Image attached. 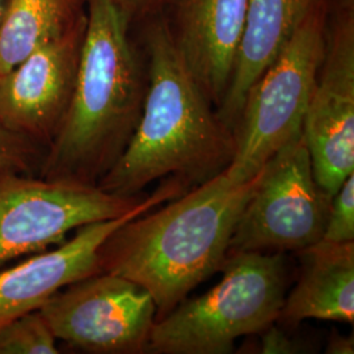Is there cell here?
<instances>
[{"label": "cell", "instance_id": "cell-1", "mask_svg": "<svg viewBox=\"0 0 354 354\" xmlns=\"http://www.w3.org/2000/svg\"><path fill=\"white\" fill-rule=\"evenodd\" d=\"M147 87L125 151L97 183L124 197L171 176L188 189L219 175L235 158V133L221 120L177 50L165 16L145 30Z\"/></svg>", "mask_w": 354, "mask_h": 354}, {"label": "cell", "instance_id": "cell-2", "mask_svg": "<svg viewBox=\"0 0 354 354\" xmlns=\"http://www.w3.org/2000/svg\"><path fill=\"white\" fill-rule=\"evenodd\" d=\"M261 172V171H260ZM245 183L219 175L138 215L112 232L99 250V266L151 294L156 320L219 272L245 203L260 178Z\"/></svg>", "mask_w": 354, "mask_h": 354}, {"label": "cell", "instance_id": "cell-3", "mask_svg": "<svg viewBox=\"0 0 354 354\" xmlns=\"http://www.w3.org/2000/svg\"><path fill=\"white\" fill-rule=\"evenodd\" d=\"M86 17L73 99L37 175L97 185L138 125L147 75L111 0H86Z\"/></svg>", "mask_w": 354, "mask_h": 354}, {"label": "cell", "instance_id": "cell-4", "mask_svg": "<svg viewBox=\"0 0 354 354\" xmlns=\"http://www.w3.org/2000/svg\"><path fill=\"white\" fill-rule=\"evenodd\" d=\"M221 270L223 277L213 289L184 299L155 322L147 352L231 353L238 339L279 320L288 279L282 254H230Z\"/></svg>", "mask_w": 354, "mask_h": 354}, {"label": "cell", "instance_id": "cell-5", "mask_svg": "<svg viewBox=\"0 0 354 354\" xmlns=\"http://www.w3.org/2000/svg\"><path fill=\"white\" fill-rule=\"evenodd\" d=\"M328 0H319L288 45L250 89L235 127L236 153L227 169L245 183L291 140L304 134L311 93L326 49Z\"/></svg>", "mask_w": 354, "mask_h": 354}, {"label": "cell", "instance_id": "cell-6", "mask_svg": "<svg viewBox=\"0 0 354 354\" xmlns=\"http://www.w3.org/2000/svg\"><path fill=\"white\" fill-rule=\"evenodd\" d=\"M330 198L314 176L304 134L276 152L235 225L228 256L304 251L322 241Z\"/></svg>", "mask_w": 354, "mask_h": 354}, {"label": "cell", "instance_id": "cell-7", "mask_svg": "<svg viewBox=\"0 0 354 354\" xmlns=\"http://www.w3.org/2000/svg\"><path fill=\"white\" fill-rule=\"evenodd\" d=\"M143 200L97 185L0 171V266L59 245L86 225L122 216Z\"/></svg>", "mask_w": 354, "mask_h": 354}, {"label": "cell", "instance_id": "cell-8", "mask_svg": "<svg viewBox=\"0 0 354 354\" xmlns=\"http://www.w3.org/2000/svg\"><path fill=\"white\" fill-rule=\"evenodd\" d=\"M38 311L57 340L93 354L147 352L156 322L149 291L105 272L66 286Z\"/></svg>", "mask_w": 354, "mask_h": 354}, {"label": "cell", "instance_id": "cell-9", "mask_svg": "<svg viewBox=\"0 0 354 354\" xmlns=\"http://www.w3.org/2000/svg\"><path fill=\"white\" fill-rule=\"evenodd\" d=\"M314 176L333 196L354 174V10L335 8L304 124Z\"/></svg>", "mask_w": 354, "mask_h": 354}, {"label": "cell", "instance_id": "cell-10", "mask_svg": "<svg viewBox=\"0 0 354 354\" xmlns=\"http://www.w3.org/2000/svg\"><path fill=\"white\" fill-rule=\"evenodd\" d=\"M86 23L84 11L62 36L0 75V122L45 150L73 99Z\"/></svg>", "mask_w": 354, "mask_h": 354}, {"label": "cell", "instance_id": "cell-11", "mask_svg": "<svg viewBox=\"0 0 354 354\" xmlns=\"http://www.w3.org/2000/svg\"><path fill=\"white\" fill-rule=\"evenodd\" d=\"M180 181L169 178L138 207L122 216L89 223L75 236L53 251L33 254L19 266L0 272V327L15 317L37 311L66 286L102 273L99 250L104 241L127 221L147 213L187 192Z\"/></svg>", "mask_w": 354, "mask_h": 354}, {"label": "cell", "instance_id": "cell-12", "mask_svg": "<svg viewBox=\"0 0 354 354\" xmlns=\"http://www.w3.org/2000/svg\"><path fill=\"white\" fill-rule=\"evenodd\" d=\"M177 50L206 97L219 108L232 75L248 0H167Z\"/></svg>", "mask_w": 354, "mask_h": 354}, {"label": "cell", "instance_id": "cell-13", "mask_svg": "<svg viewBox=\"0 0 354 354\" xmlns=\"http://www.w3.org/2000/svg\"><path fill=\"white\" fill-rule=\"evenodd\" d=\"M319 0H248L227 91L216 113L232 131L253 84L288 45Z\"/></svg>", "mask_w": 354, "mask_h": 354}, {"label": "cell", "instance_id": "cell-14", "mask_svg": "<svg viewBox=\"0 0 354 354\" xmlns=\"http://www.w3.org/2000/svg\"><path fill=\"white\" fill-rule=\"evenodd\" d=\"M301 252L302 274L279 319L289 324L307 319L353 323L354 241H320Z\"/></svg>", "mask_w": 354, "mask_h": 354}, {"label": "cell", "instance_id": "cell-15", "mask_svg": "<svg viewBox=\"0 0 354 354\" xmlns=\"http://www.w3.org/2000/svg\"><path fill=\"white\" fill-rule=\"evenodd\" d=\"M86 11V0H8L0 21V75L62 36Z\"/></svg>", "mask_w": 354, "mask_h": 354}, {"label": "cell", "instance_id": "cell-16", "mask_svg": "<svg viewBox=\"0 0 354 354\" xmlns=\"http://www.w3.org/2000/svg\"><path fill=\"white\" fill-rule=\"evenodd\" d=\"M57 342L38 310L15 317L0 327V354H57Z\"/></svg>", "mask_w": 354, "mask_h": 354}, {"label": "cell", "instance_id": "cell-17", "mask_svg": "<svg viewBox=\"0 0 354 354\" xmlns=\"http://www.w3.org/2000/svg\"><path fill=\"white\" fill-rule=\"evenodd\" d=\"M45 149L0 122V171L38 174Z\"/></svg>", "mask_w": 354, "mask_h": 354}, {"label": "cell", "instance_id": "cell-18", "mask_svg": "<svg viewBox=\"0 0 354 354\" xmlns=\"http://www.w3.org/2000/svg\"><path fill=\"white\" fill-rule=\"evenodd\" d=\"M322 241L328 243L354 241V174L344 180L332 196L328 218Z\"/></svg>", "mask_w": 354, "mask_h": 354}, {"label": "cell", "instance_id": "cell-19", "mask_svg": "<svg viewBox=\"0 0 354 354\" xmlns=\"http://www.w3.org/2000/svg\"><path fill=\"white\" fill-rule=\"evenodd\" d=\"M129 26L152 17L165 7L167 0H111Z\"/></svg>", "mask_w": 354, "mask_h": 354}, {"label": "cell", "instance_id": "cell-20", "mask_svg": "<svg viewBox=\"0 0 354 354\" xmlns=\"http://www.w3.org/2000/svg\"><path fill=\"white\" fill-rule=\"evenodd\" d=\"M261 339V351L260 353L266 354H290L298 352V345L286 336L285 332L274 327V324L269 326L263 332Z\"/></svg>", "mask_w": 354, "mask_h": 354}, {"label": "cell", "instance_id": "cell-21", "mask_svg": "<svg viewBox=\"0 0 354 354\" xmlns=\"http://www.w3.org/2000/svg\"><path fill=\"white\" fill-rule=\"evenodd\" d=\"M326 352L329 354H353V337L352 336L346 337V336H342V335L330 337Z\"/></svg>", "mask_w": 354, "mask_h": 354}, {"label": "cell", "instance_id": "cell-22", "mask_svg": "<svg viewBox=\"0 0 354 354\" xmlns=\"http://www.w3.org/2000/svg\"><path fill=\"white\" fill-rule=\"evenodd\" d=\"M337 8H351L354 10V0H336Z\"/></svg>", "mask_w": 354, "mask_h": 354}, {"label": "cell", "instance_id": "cell-23", "mask_svg": "<svg viewBox=\"0 0 354 354\" xmlns=\"http://www.w3.org/2000/svg\"><path fill=\"white\" fill-rule=\"evenodd\" d=\"M7 3H8V0H0V21H1V19H3V15L6 12Z\"/></svg>", "mask_w": 354, "mask_h": 354}]
</instances>
